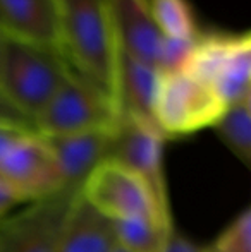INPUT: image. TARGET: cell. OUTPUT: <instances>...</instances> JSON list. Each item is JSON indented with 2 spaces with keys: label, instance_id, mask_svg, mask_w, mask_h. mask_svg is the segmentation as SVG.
<instances>
[{
  "label": "cell",
  "instance_id": "obj_1",
  "mask_svg": "<svg viewBox=\"0 0 251 252\" xmlns=\"http://www.w3.org/2000/svg\"><path fill=\"white\" fill-rule=\"evenodd\" d=\"M61 53L114 103L117 41L108 0H57ZM115 106V105H114Z\"/></svg>",
  "mask_w": 251,
  "mask_h": 252
},
{
  "label": "cell",
  "instance_id": "obj_2",
  "mask_svg": "<svg viewBox=\"0 0 251 252\" xmlns=\"http://www.w3.org/2000/svg\"><path fill=\"white\" fill-rule=\"evenodd\" d=\"M69 72L61 52L7 38L0 96L33 124Z\"/></svg>",
  "mask_w": 251,
  "mask_h": 252
},
{
  "label": "cell",
  "instance_id": "obj_3",
  "mask_svg": "<svg viewBox=\"0 0 251 252\" xmlns=\"http://www.w3.org/2000/svg\"><path fill=\"white\" fill-rule=\"evenodd\" d=\"M184 72L214 88L227 106L251 100V34L198 33Z\"/></svg>",
  "mask_w": 251,
  "mask_h": 252
},
{
  "label": "cell",
  "instance_id": "obj_4",
  "mask_svg": "<svg viewBox=\"0 0 251 252\" xmlns=\"http://www.w3.org/2000/svg\"><path fill=\"white\" fill-rule=\"evenodd\" d=\"M225 108L214 88L191 74H160L153 119L165 139L214 127Z\"/></svg>",
  "mask_w": 251,
  "mask_h": 252
},
{
  "label": "cell",
  "instance_id": "obj_5",
  "mask_svg": "<svg viewBox=\"0 0 251 252\" xmlns=\"http://www.w3.org/2000/svg\"><path fill=\"white\" fill-rule=\"evenodd\" d=\"M117 122V110L110 98L71 69L61 88L38 113L33 127L40 136H62L114 129Z\"/></svg>",
  "mask_w": 251,
  "mask_h": 252
},
{
  "label": "cell",
  "instance_id": "obj_6",
  "mask_svg": "<svg viewBox=\"0 0 251 252\" xmlns=\"http://www.w3.org/2000/svg\"><path fill=\"white\" fill-rule=\"evenodd\" d=\"M79 192L59 190L0 218V252H57L67 216Z\"/></svg>",
  "mask_w": 251,
  "mask_h": 252
},
{
  "label": "cell",
  "instance_id": "obj_7",
  "mask_svg": "<svg viewBox=\"0 0 251 252\" xmlns=\"http://www.w3.org/2000/svg\"><path fill=\"white\" fill-rule=\"evenodd\" d=\"M81 197L110 221L134 216L172 223L158 211L150 189L134 172L114 159L102 161L84 180Z\"/></svg>",
  "mask_w": 251,
  "mask_h": 252
},
{
  "label": "cell",
  "instance_id": "obj_8",
  "mask_svg": "<svg viewBox=\"0 0 251 252\" xmlns=\"http://www.w3.org/2000/svg\"><path fill=\"white\" fill-rule=\"evenodd\" d=\"M164 141L165 137L158 127L121 117L114 129L108 159L136 173L150 189L158 211L172 218L164 173Z\"/></svg>",
  "mask_w": 251,
  "mask_h": 252
},
{
  "label": "cell",
  "instance_id": "obj_9",
  "mask_svg": "<svg viewBox=\"0 0 251 252\" xmlns=\"http://www.w3.org/2000/svg\"><path fill=\"white\" fill-rule=\"evenodd\" d=\"M0 182L21 202H33L62 190L61 175L43 137L21 136L0 159Z\"/></svg>",
  "mask_w": 251,
  "mask_h": 252
},
{
  "label": "cell",
  "instance_id": "obj_10",
  "mask_svg": "<svg viewBox=\"0 0 251 252\" xmlns=\"http://www.w3.org/2000/svg\"><path fill=\"white\" fill-rule=\"evenodd\" d=\"M115 129V127H114ZM114 129L84 130L62 136H41L61 175L62 189L79 192L90 173L108 159Z\"/></svg>",
  "mask_w": 251,
  "mask_h": 252
},
{
  "label": "cell",
  "instance_id": "obj_11",
  "mask_svg": "<svg viewBox=\"0 0 251 252\" xmlns=\"http://www.w3.org/2000/svg\"><path fill=\"white\" fill-rule=\"evenodd\" d=\"M117 48L158 70L165 36L155 24L146 0H108Z\"/></svg>",
  "mask_w": 251,
  "mask_h": 252
},
{
  "label": "cell",
  "instance_id": "obj_12",
  "mask_svg": "<svg viewBox=\"0 0 251 252\" xmlns=\"http://www.w3.org/2000/svg\"><path fill=\"white\" fill-rule=\"evenodd\" d=\"M0 33L61 52L57 0H0Z\"/></svg>",
  "mask_w": 251,
  "mask_h": 252
},
{
  "label": "cell",
  "instance_id": "obj_13",
  "mask_svg": "<svg viewBox=\"0 0 251 252\" xmlns=\"http://www.w3.org/2000/svg\"><path fill=\"white\" fill-rule=\"evenodd\" d=\"M160 72L117 50L114 105L119 119L129 117L157 127L153 119Z\"/></svg>",
  "mask_w": 251,
  "mask_h": 252
},
{
  "label": "cell",
  "instance_id": "obj_14",
  "mask_svg": "<svg viewBox=\"0 0 251 252\" xmlns=\"http://www.w3.org/2000/svg\"><path fill=\"white\" fill-rule=\"evenodd\" d=\"M114 225L77 194L61 237L57 252H112Z\"/></svg>",
  "mask_w": 251,
  "mask_h": 252
},
{
  "label": "cell",
  "instance_id": "obj_15",
  "mask_svg": "<svg viewBox=\"0 0 251 252\" xmlns=\"http://www.w3.org/2000/svg\"><path fill=\"white\" fill-rule=\"evenodd\" d=\"M212 129L245 166H251V100L229 105Z\"/></svg>",
  "mask_w": 251,
  "mask_h": 252
},
{
  "label": "cell",
  "instance_id": "obj_16",
  "mask_svg": "<svg viewBox=\"0 0 251 252\" xmlns=\"http://www.w3.org/2000/svg\"><path fill=\"white\" fill-rule=\"evenodd\" d=\"M114 225L115 242L133 252H162L165 237L172 223H164L160 220L134 216L112 221Z\"/></svg>",
  "mask_w": 251,
  "mask_h": 252
},
{
  "label": "cell",
  "instance_id": "obj_17",
  "mask_svg": "<svg viewBox=\"0 0 251 252\" xmlns=\"http://www.w3.org/2000/svg\"><path fill=\"white\" fill-rule=\"evenodd\" d=\"M155 24L165 38H196V17L189 0H146Z\"/></svg>",
  "mask_w": 251,
  "mask_h": 252
},
{
  "label": "cell",
  "instance_id": "obj_18",
  "mask_svg": "<svg viewBox=\"0 0 251 252\" xmlns=\"http://www.w3.org/2000/svg\"><path fill=\"white\" fill-rule=\"evenodd\" d=\"M208 249L210 252H251V209H243Z\"/></svg>",
  "mask_w": 251,
  "mask_h": 252
},
{
  "label": "cell",
  "instance_id": "obj_19",
  "mask_svg": "<svg viewBox=\"0 0 251 252\" xmlns=\"http://www.w3.org/2000/svg\"><path fill=\"white\" fill-rule=\"evenodd\" d=\"M196 38H165L158 60V72L176 74L184 72Z\"/></svg>",
  "mask_w": 251,
  "mask_h": 252
},
{
  "label": "cell",
  "instance_id": "obj_20",
  "mask_svg": "<svg viewBox=\"0 0 251 252\" xmlns=\"http://www.w3.org/2000/svg\"><path fill=\"white\" fill-rule=\"evenodd\" d=\"M162 252H203V249H200L193 240L188 239L184 233H181L172 225L167 232V237H165Z\"/></svg>",
  "mask_w": 251,
  "mask_h": 252
},
{
  "label": "cell",
  "instance_id": "obj_21",
  "mask_svg": "<svg viewBox=\"0 0 251 252\" xmlns=\"http://www.w3.org/2000/svg\"><path fill=\"white\" fill-rule=\"evenodd\" d=\"M0 124H9V126H17V127H23V129L28 130H33L35 132V127L33 124L30 122L28 119H24L19 112L12 108L2 96H0Z\"/></svg>",
  "mask_w": 251,
  "mask_h": 252
},
{
  "label": "cell",
  "instance_id": "obj_22",
  "mask_svg": "<svg viewBox=\"0 0 251 252\" xmlns=\"http://www.w3.org/2000/svg\"><path fill=\"white\" fill-rule=\"evenodd\" d=\"M26 132H33V130L23 129L17 126H9V124H0V159L10 150V146Z\"/></svg>",
  "mask_w": 251,
  "mask_h": 252
},
{
  "label": "cell",
  "instance_id": "obj_23",
  "mask_svg": "<svg viewBox=\"0 0 251 252\" xmlns=\"http://www.w3.org/2000/svg\"><path fill=\"white\" fill-rule=\"evenodd\" d=\"M16 204H23L2 182H0V218L5 216L7 213L12 211V208Z\"/></svg>",
  "mask_w": 251,
  "mask_h": 252
},
{
  "label": "cell",
  "instance_id": "obj_24",
  "mask_svg": "<svg viewBox=\"0 0 251 252\" xmlns=\"http://www.w3.org/2000/svg\"><path fill=\"white\" fill-rule=\"evenodd\" d=\"M5 43L7 36L0 33V74H2V63H3V55H5Z\"/></svg>",
  "mask_w": 251,
  "mask_h": 252
},
{
  "label": "cell",
  "instance_id": "obj_25",
  "mask_svg": "<svg viewBox=\"0 0 251 252\" xmlns=\"http://www.w3.org/2000/svg\"><path fill=\"white\" fill-rule=\"evenodd\" d=\"M112 252H133V251L126 249V247L119 246V244H117V242H115V246H114V249H112Z\"/></svg>",
  "mask_w": 251,
  "mask_h": 252
},
{
  "label": "cell",
  "instance_id": "obj_26",
  "mask_svg": "<svg viewBox=\"0 0 251 252\" xmlns=\"http://www.w3.org/2000/svg\"><path fill=\"white\" fill-rule=\"evenodd\" d=\"M203 252H210V249H208V247H207V249H203Z\"/></svg>",
  "mask_w": 251,
  "mask_h": 252
}]
</instances>
